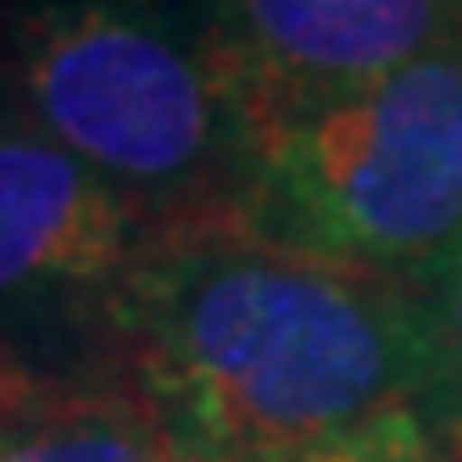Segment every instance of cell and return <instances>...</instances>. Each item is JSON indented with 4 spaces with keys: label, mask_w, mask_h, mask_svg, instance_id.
Returning <instances> with one entry per match:
<instances>
[{
    "label": "cell",
    "mask_w": 462,
    "mask_h": 462,
    "mask_svg": "<svg viewBox=\"0 0 462 462\" xmlns=\"http://www.w3.org/2000/svg\"><path fill=\"white\" fill-rule=\"evenodd\" d=\"M95 318L112 384L195 462H301L429 395L418 284L284 245L228 207L168 217Z\"/></svg>",
    "instance_id": "1"
},
{
    "label": "cell",
    "mask_w": 462,
    "mask_h": 462,
    "mask_svg": "<svg viewBox=\"0 0 462 462\" xmlns=\"http://www.w3.org/2000/svg\"><path fill=\"white\" fill-rule=\"evenodd\" d=\"M228 212L384 279L462 251V40L362 89L240 112Z\"/></svg>",
    "instance_id": "2"
},
{
    "label": "cell",
    "mask_w": 462,
    "mask_h": 462,
    "mask_svg": "<svg viewBox=\"0 0 462 462\" xmlns=\"http://www.w3.org/2000/svg\"><path fill=\"white\" fill-rule=\"evenodd\" d=\"M23 112L156 217L228 207L240 112L212 45L117 0H56L17 34Z\"/></svg>",
    "instance_id": "3"
},
{
    "label": "cell",
    "mask_w": 462,
    "mask_h": 462,
    "mask_svg": "<svg viewBox=\"0 0 462 462\" xmlns=\"http://www.w3.org/2000/svg\"><path fill=\"white\" fill-rule=\"evenodd\" d=\"M462 40V0H212L207 45L235 112L362 89Z\"/></svg>",
    "instance_id": "4"
},
{
    "label": "cell",
    "mask_w": 462,
    "mask_h": 462,
    "mask_svg": "<svg viewBox=\"0 0 462 462\" xmlns=\"http://www.w3.org/2000/svg\"><path fill=\"white\" fill-rule=\"evenodd\" d=\"M168 223L40 128H0V301L112 290Z\"/></svg>",
    "instance_id": "5"
},
{
    "label": "cell",
    "mask_w": 462,
    "mask_h": 462,
    "mask_svg": "<svg viewBox=\"0 0 462 462\" xmlns=\"http://www.w3.org/2000/svg\"><path fill=\"white\" fill-rule=\"evenodd\" d=\"M0 462H195L134 395L0 379Z\"/></svg>",
    "instance_id": "6"
},
{
    "label": "cell",
    "mask_w": 462,
    "mask_h": 462,
    "mask_svg": "<svg viewBox=\"0 0 462 462\" xmlns=\"http://www.w3.org/2000/svg\"><path fill=\"white\" fill-rule=\"evenodd\" d=\"M423 335H429V395L423 418L440 446L462 462V251L446 256L429 279H418Z\"/></svg>",
    "instance_id": "7"
},
{
    "label": "cell",
    "mask_w": 462,
    "mask_h": 462,
    "mask_svg": "<svg viewBox=\"0 0 462 462\" xmlns=\"http://www.w3.org/2000/svg\"><path fill=\"white\" fill-rule=\"evenodd\" d=\"M301 462H457L440 435L429 429L423 412H407V418H390L368 435H356L335 451H318V457H301Z\"/></svg>",
    "instance_id": "8"
}]
</instances>
